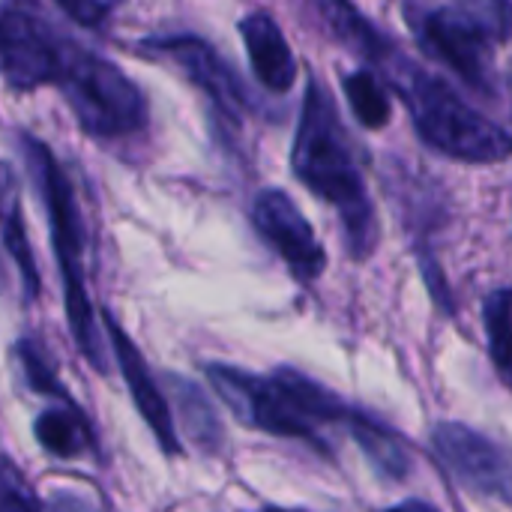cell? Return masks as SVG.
Listing matches in <instances>:
<instances>
[{
    "instance_id": "6da1fadb",
    "label": "cell",
    "mask_w": 512,
    "mask_h": 512,
    "mask_svg": "<svg viewBox=\"0 0 512 512\" xmlns=\"http://www.w3.org/2000/svg\"><path fill=\"white\" fill-rule=\"evenodd\" d=\"M291 168L309 192L324 198L339 213L351 258L366 261L369 255H375L381 240L378 213L366 189L363 171L354 159L342 117L333 105V96L318 78H309L306 84L291 150Z\"/></svg>"
},
{
    "instance_id": "7a4b0ae2",
    "label": "cell",
    "mask_w": 512,
    "mask_h": 512,
    "mask_svg": "<svg viewBox=\"0 0 512 512\" xmlns=\"http://www.w3.org/2000/svg\"><path fill=\"white\" fill-rule=\"evenodd\" d=\"M408 108L414 129L426 147L456 162L489 165L512 156V132L474 108L450 81L417 66L393 39L369 60Z\"/></svg>"
},
{
    "instance_id": "3957f363",
    "label": "cell",
    "mask_w": 512,
    "mask_h": 512,
    "mask_svg": "<svg viewBox=\"0 0 512 512\" xmlns=\"http://www.w3.org/2000/svg\"><path fill=\"white\" fill-rule=\"evenodd\" d=\"M21 144L27 150L30 168L36 174V183L45 198V210L51 219V240H54V255L60 264V279H63V303H66V321L69 333L81 351V357L99 372H108V354L99 336L96 324V309L90 303L87 285H84V228H81V213L75 204V189L63 171V165L54 159V153L33 135H21Z\"/></svg>"
},
{
    "instance_id": "277c9868",
    "label": "cell",
    "mask_w": 512,
    "mask_h": 512,
    "mask_svg": "<svg viewBox=\"0 0 512 512\" xmlns=\"http://www.w3.org/2000/svg\"><path fill=\"white\" fill-rule=\"evenodd\" d=\"M54 84L63 90L78 126L93 138H126L147 123V102L138 84L117 63L75 42H66Z\"/></svg>"
},
{
    "instance_id": "5b68a950",
    "label": "cell",
    "mask_w": 512,
    "mask_h": 512,
    "mask_svg": "<svg viewBox=\"0 0 512 512\" xmlns=\"http://www.w3.org/2000/svg\"><path fill=\"white\" fill-rule=\"evenodd\" d=\"M420 48L444 63L462 84L483 99L501 96V75L495 66V39L459 6H429L423 0H405L402 9Z\"/></svg>"
},
{
    "instance_id": "8992f818",
    "label": "cell",
    "mask_w": 512,
    "mask_h": 512,
    "mask_svg": "<svg viewBox=\"0 0 512 512\" xmlns=\"http://www.w3.org/2000/svg\"><path fill=\"white\" fill-rule=\"evenodd\" d=\"M207 381L216 390V396L228 405V411L249 429L267 432L273 438H291L315 447L318 453L330 456L327 441L321 438V429L312 426L285 387L276 381V375H252L246 369L228 366V363H207Z\"/></svg>"
},
{
    "instance_id": "52a82bcc",
    "label": "cell",
    "mask_w": 512,
    "mask_h": 512,
    "mask_svg": "<svg viewBox=\"0 0 512 512\" xmlns=\"http://www.w3.org/2000/svg\"><path fill=\"white\" fill-rule=\"evenodd\" d=\"M66 42L36 0H6L0 6V78L12 90L54 84Z\"/></svg>"
},
{
    "instance_id": "ba28073f",
    "label": "cell",
    "mask_w": 512,
    "mask_h": 512,
    "mask_svg": "<svg viewBox=\"0 0 512 512\" xmlns=\"http://www.w3.org/2000/svg\"><path fill=\"white\" fill-rule=\"evenodd\" d=\"M432 450L450 477L480 498L512 507V453L465 423H438Z\"/></svg>"
},
{
    "instance_id": "9c48e42d",
    "label": "cell",
    "mask_w": 512,
    "mask_h": 512,
    "mask_svg": "<svg viewBox=\"0 0 512 512\" xmlns=\"http://www.w3.org/2000/svg\"><path fill=\"white\" fill-rule=\"evenodd\" d=\"M252 222L255 231L273 246V252L285 261V267L300 282H315L327 267V252L309 225V219L300 213L294 198L282 189H264L258 192L252 204Z\"/></svg>"
},
{
    "instance_id": "30bf717a",
    "label": "cell",
    "mask_w": 512,
    "mask_h": 512,
    "mask_svg": "<svg viewBox=\"0 0 512 512\" xmlns=\"http://www.w3.org/2000/svg\"><path fill=\"white\" fill-rule=\"evenodd\" d=\"M144 51L153 54H165L168 60H174L183 75L210 96V102L234 123H240V117L252 108V99L246 93V87L240 84V78L234 75V69L216 54V48L210 42H204L201 36L192 33H177V36H156L141 42Z\"/></svg>"
},
{
    "instance_id": "8fae6325",
    "label": "cell",
    "mask_w": 512,
    "mask_h": 512,
    "mask_svg": "<svg viewBox=\"0 0 512 512\" xmlns=\"http://www.w3.org/2000/svg\"><path fill=\"white\" fill-rule=\"evenodd\" d=\"M102 327L108 333V342H111V351L120 363V375L132 393V402L138 408V414L144 417L147 429L153 432V438L159 441L162 453L168 456H180L183 453V444H180V435L174 429V417H171V408L159 390V384L153 381L150 369H147V360L141 357V351L135 348V342L129 339V333L120 327V321L102 309Z\"/></svg>"
},
{
    "instance_id": "7c38bea8",
    "label": "cell",
    "mask_w": 512,
    "mask_h": 512,
    "mask_svg": "<svg viewBox=\"0 0 512 512\" xmlns=\"http://www.w3.org/2000/svg\"><path fill=\"white\" fill-rule=\"evenodd\" d=\"M240 36L261 87L270 93H288L297 81V60L282 27L267 12H249L240 21Z\"/></svg>"
},
{
    "instance_id": "4fadbf2b",
    "label": "cell",
    "mask_w": 512,
    "mask_h": 512,
    "mask_svg": "<svg viewBox=\"0 0 512 512\" xmlns=\"http://www.w3.org/2000/svg\"><path fill=\"white\" fill-rule=\"evenodd\" d=\"M165 387L171 393V402H174V414H177V423L183 429V438L192 441L195 450L213 456L222 450V441H225V429H222V420L210 402V396L192 384L189 378L177 375V372H165Z\"/></svg>"
},
{
    "instance_id": "5bb4252c",
    "label": "cell",
    "mask_w": 512,
    "mask_h": 512,
    "mask_svg": "<svg viewBox=\"0 0 512 512\" xmlns=\"http://www.w3.org/2000/svg\"><path fill=\"white\" fill-rule=\"evenodd\" d=\"M345 429L351 432V438L357 441V447L363 450V456L372 462V468L378 471V477L390 480V483H405L414 471V459L408 444L375 414L354 408Z\"/></svg>"
},
{
    "instance_id": "9a60e30c",
    "label": "cell",
    "mask_w": 512,
    "mask_h": 512,
    "mask_svg": "<svg viewBox=\"0 0 512 512\" xmlns=\"http://www.w3.org/2000/svg\"><path fill=\"white\" fill-rule=\"evenodd\" d=\"M33 435H36L39 447L54 459H78V456L90 453L96 444L87 417L78 411V405L72 399L60 402L57 408L42 411L33 423Z\"/></svg>"
},
{
    "instance_id": "2e32d148",
    "label": "cell",
    "mask_w": 512,
    "mask_h": 512,
    "mask_svg": "<svg viewBox=\"0 0 512 512\" xmlns=\"http://www.w3.org/2000/svg\"><path fill=\"white\" fill-rule=\"evenodd\" d=\"M483 324L489 336V357L512 390V288H498L483 300Z\"/></svg>"
},
{
    "instance_id": "e0dca14e",
    "label": "cell",
    "mask_w": 512,
    "mask_h": 512,
    "mask_svg": "<svg viewBox=\"0 0 512 512\" xmlns=\"http://www.w3.org/2000/svg\"><path fill=\"white\" fill-rule=\"evenodd\" d=\"M342 87H345V96L351 102V111L354 117L366 126V129H384L393 117V105H390V96L381 84V75L372 72V69H357V72H348L342 78Z\"/></svg>"
},
{
    "instance_id": "ac0fdd59",
    "label": "cell",
    "mask_w": 512,
    "mask_h": 512,
    "mask_svg": "<svg viewBox=\"0 0 512 512\" xmlns=\"http://www.w3.org/2000/svg\"><path fill=\"white\" fill-rule=\"evenodd\" d=\"M15 369H18V378L21 384L36 393V396H48V399H57V402H69L72 396L66 393V387L60 384L54 366L48 363V357L42 354V348L30 339H21L15 345Z\"/></svg>"
},
{
    "instance_id": "d6986e66",
    "label": "cell",
    "mask_w": 512,
    "mask_h": 512,
    "mask_svg": "<svg viewBox=\"0 0 512 512\" xmlns=\"http://www.w3.org/2000/svg\"><path fill=\"white\" fill-rule=\"evenodd\" d=\"M0 231H3V246H6V252L12 255V261H15L18 270H21L27 297L33 300V297L39 294V270H36V258H33V252H30L27 231H24V216H21V207H18L15 198H9V204H6V210H3Z\"/></svg>"
},
{
    "instance_id": "ffe728a7",
    "label": "cell",
    "mask_w": 512,
    "mask_h": 512,
    "mask_svg": "<svg viewBox=\"0 0 512 512\" xmlns=\"http://www.w3.org/2000/svg\"><path fill=\"white\" fill-rule=\"evenodd\" d=\"M462 12H468L495 42L512 39V0H453Z\"/></svg>"
},
{
    "instance_id": "44dd1931",
    "label": "cell",
    "mask_w": 512,
    "mask_h": 512,
    "mask_svg": "<svg viewBox=\"0 0 512 512\" xmlns=\"http://www.w3.org/2000/svg\"><path fill=\"white\" fill-rule=\"evenodd\" d=\"M42 501L24 480V474L0 456V510H39Z\"/></svg>"
},
{
    "instance_id": "7402d4cb",
    "label": "cell",
    "mask_w": 512,
    "mask_h": 512,
    "mask_svg": "<svg viewBox=\"0 0 512 512\" xmlns=\"http://www.w3.org/2000/svg\"><path fill=\"white\" fill-rule=\"evenodd\" d=\"M54 3L81 27H102L123 6V0H54Z\"/></svg>"
},
{
    "instance_id": "603a6c76",
    "label": "cell",
    "mask_w": 512,
    "mask_h": 512,
    "mask_svg": "<svg viewBox=\"0 0 512 512\" xmlns=\"http://www.w3.org/2000/svg\"><path fill=\"white\" fill-rule=\"evenodd\" d=\"M3 186H6V168H3V162H0V195H3Z\"/></svg>"
}]
</instances>
